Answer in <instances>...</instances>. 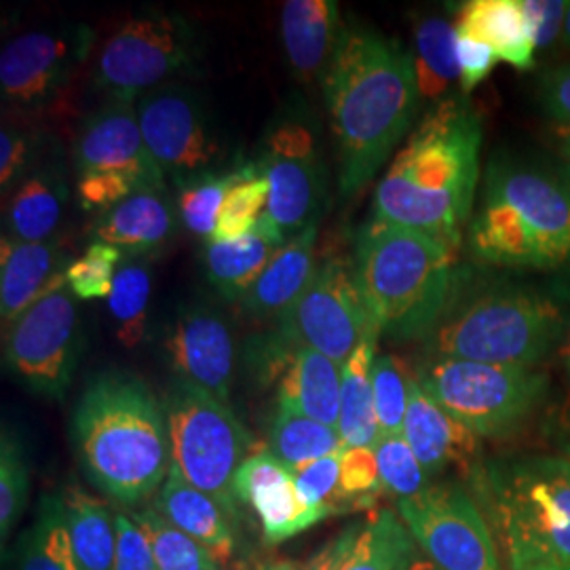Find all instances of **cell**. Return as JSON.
I'll use <instances>...</instances> for the list:
<instances>
[{
	"instance_id": "cell-6",
	"label": "cell",
	"mask_w": 570,
	"mask_h": 570,
	"mask_svg": "<svg viewBox=\"0 0 570 570\" xmlns=\"http://www.w3.org/2000/svg\"><path fill=\"white\" fill-rule=\"evenodd\" d=\"M564 332V315L551 298L524 287H492L459 305L425 338L429 357L490 366L532 367Z\"/></svg>"
},
{
	"instance_id": "cell-48",
	"label": "cell",
	"mask_w": 570,
	"mask_h": 570,
	"mask_svg": "<svg viewBox=\"0 0 570 570\" xmlns=\"http://www.w3.org/2000/svg\"><path fill=\"white\" fill-rule=\"evenodd\" d=\"M117 518V560L115 570H155L148 539L131 515L119 513Z\"/></svg>"
},
{
	"instance_id": "cell-39",
	"label": "cell",
	"mask_w": 570,
	"mask_h": 570,
	"mask_svg": "<svg viewBox=\"0 0 570 570\" xmlns=\"http://www.w3.org/2000/svg\"><path fill=\"white\" fill-rule=\"evenodd\" d=\"M30 490V468L26 461V450L13 429H2L0 438V539L2 550L21 513L28 505Z\"/></svg>"
},
{
	"instance_id": "cell-11",
	"label": "cell",
	"mask_w": 570,
	"mask_h": 570,
	"mask_svg": "<svg viewBox=\"0 0 570 570\" xmlns=\"http://www.w3.org/2000/svg\"><path fill=\"white\" fill-rule=\"evenodd\" d=\"M68 284L51 287L4 332V364L30 391L63 400L81 357L79 311Z\"/></svg>"
},
{
	"instance_id": "cell-49",
	"label": "cell",
	"mask_w": 570,
	"mask_h": 570,
	"mask_svg": "<svg viewBox=\"0 0 570 570\" xmlns=\"http://www.w3.org/2000/svg\"><path fill=\"white\" fill-rule=\"evenodd\" d=\"M456 56H459V66H461V96L468 98L469 94L489 79L492 68L497 66V53L490 49L489 45L473 41L468 37L456 35Z\"/></svg>"
},
{
	"instance_id": "cell-23",
	"label": "cell",
	"mask_w": 570,
	"mask_h": 570,
	"mask_svg": "<svg viewBox=\"0 0 570 570\" xmlns=\"http://www.w3.org/2000/svg\"><path fill=\"white\" fill-rule=\"evenodd\" d=\"M153 508L174 527L199 541L220 562H228L235 556L239 524H235L209 494L188 484L183 471L174 463Z\"/></svg>"
},
{
	"instance_id": "cell-7",
	"label": "cell",
	"mask_w": 570,
	"mask_h": 570,
	"mask_svg": "<svg viewBox=\"0 0 570 570\" xmlns=\"http://www.w3.org/2000/svg\"><path fill=\"white\" fill-rule=\"evenodd\" d=\"M511 570H570V461L497 463L482 480Z\"/></svg>"
},
{
	"instance_id": "cell-51",
	"label": "cell",
	"mask_w": 570,
	"mask_h": 570,
	"mask_svg": "<svg viewBox=\"0 0 570 570\" xmlns=\"http://www.w3.org/2000/svg\"><path fill=\"white\" fill-rule=\"evenodd\" d=\"M362 530L360 522H353L351 527H346L338 537L330 539L320 550L315 551L311 558H306L305 562H287V560H277L273 562L277 570H341L343 562L348 556V551L353 548L357 534Z\"/></svg>"
},
{
	"instance_id": "cell-56",
	"label": "cell",
	"mask_w": 570,
	"mask_h": 570,
	"mask_svg": "<svg viewBox=\"0 0 570 570\" xmlns=\"http://www.w3.org/2000/svg\"><path fill=\"white\" fill-rule=\"evenodd\" d=\"M562 362H564V370H567V376L570 379V327L569 338H567V345L562 348Z\"/></svg>"
},
{
	"instance_id": "cell-35",
	"label": "cell",
	"mask_w": 570,
	"mask_h": 570,
	"mask_svg": "<svg viewBox=\"0 0 570 570\" xmlns=\"http://www.w3.org/2000/svg\"><path fill=\"white\" fill-rule=\"evenodd\" d=\"M18 570H81L66 527L60 490L42 497L37 520L21 539Z\"/></svg>"
},
{
	"instance_id": "cell-44",
	"label": "cell",
	"mask_w": 570,
	"mask_h": 570,
	"mask_svg": "<svg viewBox=\"0 0 570 570\" xmlns=\"http://www.w3.org/2000/svg\"><path fill=\"white\" fill-rule=\"evenodd\" d=\"M381 492L383 484L374 449H343L336 497L341 513L374 505Z\"/></svg>"
},
{
	"instance_id": "cell-2",
	"label": "cell",
	"mask_w": 570,
	"mask_h": 570,
	"mask_svg": "<svg viewBox=\"0 0 570 570\" xmlns=\"http://www.w3.org/2000/svg\"><path fill=\"white\" fill-rule=\"evenodd\" d=\"M484 129L465 96L429 110L374 195L372 218L425 233L459 252L480 183Z\"/></svg>"
},
{
	"instance_id": "cell-24",
	"label": "cell",
	"mask_w": 570,
	"mask_h": 570,
	"mask_svg": "<svg viewBox=\"0 0 570 570\" xmlns=\"http://www.w3.org/2000/svg\"><path fill=\"white\" fill-rule=\"evenodd\" d=\"M317 223L306 226L294 235L275 254L263 275L256 279L244 296L242 306L249 315L268 320H282L292 305L301 298L306 285L315 275V244H317Z\"/></svg>"
},
{
	"instance_id": "cell-58",
	"label": "cell",
	"mask_w": 570,
	"mask_h": 570,
	"mask_svg": "<svg viewBox=\"0 0 570 570\" xmlns=\"http://www.w3.org/2000/svg\"><path fill=\"white\" fill-rule=\"evenodd\" d=\"M567 178H569V183H570V165H569V169H567Z\"/></svg>"
},
{
	"instance_id": "cell-22",
	"label": "cell",
	"mask_w": 570,
	"mask_h": 570,
	"mask_svg": "<svg viewBox=\"0 0 570 570\" xmlns=\"http://www.w3.org/2000/svg\"><path fill=\"white\" fill-rule=\"evenodd\" d=\"M404 440L429 478L450 465H468L478 450V435L438 406L416 379L410 383Z\"/></svg>"
},
{
	"instance_id": "cell-33",
	"label": "cell",
	"mask_w": 570,
	"mask_h": 570,
	"mask_svg": "<svg viewBox=\"0 0 570 570\" xmlns=\"http://www.w3.org/2000/svg\"><path fill=\"white\" fill-rule=\"evenodd\" d=\"M416 551L404 520L395 511L376 510L362 524L341 570H404Z\"/></svg>"
},
{
	"instance_id": "cell-3",
	"label": "cell",
	"mask_w": 570,
	"mask_h": 570,
	"mask_svg": "<svg viewBox=\"0 0 570 570\" xmlns=\"http://www.w3.org/2000/svg\"><path fill=\"white\" fill-rule=\"evenodd\" d=\"M72 438L85 475L108 499L140 505L164 487L171 468L167 419L142 379L96 376L75 407Z\"/></svg>"
},
{
	"instance_id": "cell-53",
	"label": "cell",
	"mask_w": 570,
	"mask_h": 570,
	"mask_svg": "<svg viewBox=\"0 0 570 570\" xmlns=\"http://www.w3.org/2000/svg\"><path fill=\"white\" fill-rule=\"evenodd\" d=\"M404 570H440L431 560H429L428 556L423 553V551L419 550L414 556H412V560L407 562L406 569Z\"/></svg>"
},
{
	"instance_id": "cell-47",
	"label": "cell",
	"mask_w": 570,
	"mask_h": 570,
	"mask_svg": "<svg viewBox=\"0 0 570 570\" xmlns=\"http://www.w3.org/2000/svg\"><path fill=\"white\" fill-rule=\"evenodd\" d=\"M530 23L537 51L551 49L562 39L569 2L564 0H520Z\"/></svg>"
},
{
	"instance_id": "cell-25",
	"label": "cell",
	"mask_w": 570,
	"mask_h": 570,
	"mask_svg": "<svg viewBox=\"0 0 570 570\" xmlns=\"http://www.w3.org/2000/svg\"><path fill=\"white\" fill-rule=\"evenodd\" d=\"M459 37L489 45L501 61L532 70L537 47L520 0H471L454 26Z\"/></svg>"
},
{
	"instance_id": "cell-4",
	"label": "cell",
	"mask_w": 570,
	"mask_h": 570,
	"mask_svg": "<svg viewBox=\"0 0 570 570\" xmlns=\"http://www.w3.org/2000/svg\"><path fill=\"white\" fill-rule=\"evenodd\" d=\"M353 271L381 332L400 341L428 338L454 294L456 249L370 218L357 235Z\"/></svg>"
},
{
	"instance_id": "cell-19",
	"label": "cell",
	"mask_w": 570,
	"mask_h": 570,
	"mask_svg": "<svg viewBox=\"0 0 570 570\" xmlns=\"http://www.w3.org/2000/svg\"><path fill=\"white\" fill-rule=\"evenodd\" d=\"M165 348L178 379L205 389L228 404L235 343L230 327L216 313L202 308L183 313L169 327Z\"/></svg>"
},
{
	"instance_id": "cell-54",
	"label": "cell",
	"mask_w": 570,
	"mask_h": 570,
	"mask_svg": "<svg viewBox=\"0 0 570 570\" xmlns=\"http://www.w3.org/2000/svg\"><path fill=\"white\" fill-rule=\"evenodd\" d=\"M556 140H558L562 157H564L570 165V127H556Z\"/></svg>"
},
{
	"instance_id": "cell-31",
	"label": "cell",
	"mask_w": 570,
	"mask_h": 570,
	"mask_svg": "<svg viewBox=\"0 0 570 570\" xmlns=\"http://www.w3.org/2000/svg\"><path fill=\"white\" fill-rule=\"evenodd\" d=\"M66 195V184L61 183L58 174L37 171L28 176L9 204V233L4 235L26 244H41L53 239V233L63 216Z\"/></svg>"
},
{
	"instance_id": "cell-30",
	"label": "cell",
	"mask_w": 570,
	"mask_h": 570,
	"mask_svg": "<svg viewBox=\"0 0 570 570\" xmlns=\"http://www.w3.org/2000/svg\"><path fill=\"white\" fill-rule=\"evenodd\" d=\"M376 343L379 332L366 336L343 366L341 419L336 429L345 449H376L381 440L372 385Z\"/></svg>"
},
{
	"instance_id": "cell-28",
	"label": "cell",
	"mask_w": 570,
	"mask_h": 570,
	"mask_svg": "<svg viewBox=\"0 0 570 570\" xmlns=\"http://www.w3.org/2000/svg\"><path fill=\"white\" fill-rule=\"evenodd\" d=\"M343 366L326 355L298 346L279 379V402L308 419L338 428Z\"/></svg>"
},
{
	"instance_id": "cell-10",
	"label": "cell",
	"mask_w": 570,
	"mask_h": 570,
	"mask_svg": "<svg viewBox=\"0 0 570 570\" xmlns=\"http://www.w3.org/2000/svg\"><path fill=\"white\" fill-rule=\"evenodd\" d=\"M199 41L178 13H148L125 21L106 41L96 85L117 102H136L167 79L195 68Z\"/></svg>"
},
{
	"instance_id": "cell-37",
	"label": "cell",
	"mask_w": 570,
	"mask_h": 570,
	"mask_svg": "<svg viewBox=\"0 0 570 570\" xmlns=\"http://www.w3.org/2000/svg\"><path fill=\"white\" fill-rule=\"evenodd\" d=\"M261 164H245L226 171H209L195 180L180 184V216L190 233L207 237L212 242L218 214L223 209L226 195L247 178L261 174Z\"/></svg>"
},
{
	"instance_id": "cell-8",
	"label": "cell",
	"mask_w": 570,
	"mask_h": 570,
	"mask_svg": "<svg viewBox=\"0 0 570 570\" xmlns=\"http://www.w3.org/2000/svg\"><path fill=\"white\" fill-rule=\"evenodd\" d=\"M165 419L171 463L239 524L235 475L249 456L252 435L226 402L183 379L167 393Z\"/></svg>"
},
{
	"instance_id": "cell-20",
	"label": "cell",
	"mask_w": 570,
	"mask_h": 570,
	"mask_svg": "<svg viewBox=\"0 0 570 570\" xmlns=\"http://www.w3.org/2000/svg\"><path fill=\"white\" fill-rule=\"evenodd\" d=\"M0 254V317L9 327L51 287L66 282L70 265L56 237L26 244L4 235Z\"/></svg>"
},
{
	"instance_id": "cell-50",
	"label": "cell",
	"mask_w": 570,
	"mask_h": 570,
	"mask_svg": "<svg viewBox=\"0 0 570 570\" xmlns=\"http://www.w3.org/2000/svg\"><path fill=\"white\" fill-rule=\"evenodd\" d=\"M537 91L546 115L560 127H570V61L546 70Z\"/></svg>"
},
{
	"instance_id": "cell-34",
	"label": "cell",
	"mask_w": 570,
	"mask_h": 570,
	"mask_svg": "<svg viewBox=\"0 0 570 570\" xmlns=\"http://www.w3.org/2000/svg\"><path fill=\"white\" fill-rule=\"evenodd\" d=\"M345 449L338 435V429L327 428L292 407L277 404L271 431L268 450L284 463L289 471L303 468L311 461H317L332 452Z\"/></svg>"
},
{
	"instance_id": "cell-17",
	"label": "cell",
	"mask_w": 570,
	"mask_h": 570,
	"mask_svg": "<svg viewBox=\"0 0 570 570\" xmlns=\"http://www.w3.org/2000/svg\"><path fill=\"white\" fill-rule=\"evenodd\" d=\"M75 165L79 176L119 174L140 190H164L165 174L146 148L134 102L110 100L85 121L75 144Z\"/></svg>"
},
{
	"instance_id": "cell-57",
	"label": "cell",
	"mask_w": 570,
	"mask_h": 570,
	"mask_svg": "<svg viewBox=\"0 0 570 570\" xmlns=\"http://www.w3.org/2000/svg\"><path fill=\"white\" fill-rule=\"evenodd\" d=\"M258 570H277V569H275V564H273V562H265V564H261V567H258Z\"/></svg>"
},
{
	"instance_id": "cell-26",
	"label": "cell",
	"mask_w": 570,
	"mask_h": 570,
	"mask_svg": "<svg viewBox=\"0 0 570 570\" xmlns=\"http://www.w3.org/2000/svg\"><path fill=\"white\" fill-rule=\"evenodd\" d=\"M289 239L263 218L242 239L233 242H209L205 247V271L207 279L220 294L228 298H239L256 284L275 254Z\"/></svg>"
},
{
	"instance_id": "cell-46",
	"label": "cell",
	"mask_w": 570,
	"mask_h": 570,
	"mask_svg": "<svg viewBox=\"0 0 570 570\" xmlns=\"http://www.w3.org/2000/svg\"><path fill=\"white\" fill-rule=\"evenodd\" d=\"M136 193L144 190L134 180L119 174H81L77 183L79 204L87 212L104 214Z\"/></svg>"
},
{
	"instance_id": "cell-27",
	"label": "cell",
	"mask_w": 570,
	"mask_h": 570,
	"mask_svg": "<svg viewBox=\"0 0 570 570\" xmlns=\"http://www.w3.org/2000/svg\"><path fill=\"white\" fill-rule=\"evenodd\" d=\"M176 233V216L157 190L136 193L122 204L100 214L96 239L129 256H144L164 247Z\"/></svg>"
},
{
	"instance_id": "cell-16",
	"label": "cell",
	"mask_w": 570,
	"mask_h": 570,
	"mask_svg": "<svg viewBox=\"0 0 570 570\" xmlns=\"http://www.w3.org/2000/svg\"><path fill=\"white\" fill-rule=\"evenodd\" d=\"M96 32L85 26L35 30L7 42L0 53V94L16 106L53 100L91 53Z\"/></svg>"
},
{
	"instance_id": "cell-18",
	"label": "cell",
	"mask_w": 570,
	"mask_h": 570,
	"mask_svg": "<svg viewBox=\"0 0 570 570\" xmlns=\"http://www.w3.org/2000/svg\"><path fill=\"white\" fill-rule=\"evenodd\" d=\"M235 494L258 515L271 546H279L334 515V511L306 505L292 471L271 450H256L245 459L235 475Z\"/></svg>"
},
{
	"instance_id": "cell-40",
	"label": "cell",
	"mask_w": 570,
	"mask_h": 570,
	"mask_svg": "<svg viewBox=\"0 0 570 570\" xmlns=\"http://www.w3.org/2000/svg\"><path fill=\"white\" fill-rule=\"evenodd\" d=\"M410 383L412 376L407 374L402 360L389 353L376 357L372 367V385L381 438H395L404 433Z\"/></svg>"
},
{
	"instance_id": "cell-38",
	"label": "cell",
	"mask_w": 570,
	"mask_h": 570,
	"mask_svg": "<svg viewBox=\"0 0 570 570\" xmlns=\"http://www.w3.org/2000/svg\"><path fill=\"white\" fill-rule=\"evenodd\" d=\"M150 292L153 279L148 266L142 263H125L119 266L108 306L117 327V338L127 348L142 343L148 326Z\"/></svg>"
},
{
	"instance_id": "cell-41",
	"label": "cell",
	"mask_w": 570,
	"mask_h": 570,
	"mask_svg": "<svg viewBox=\"0 0 570 570\" xmlns=\"http://www.w3.org/2000/svg\"><path fill=\"white\" fill-rule=\"evenodd\" d=\"M266 207H268V180L261 171L244 183L237 184L226 195L212 242L242 239L265 218Z\"/></svg>"
},
{
	"instance_id": "cell-52",
	"label": "cell",
	"mask_w": 570,
	"mask_h": 570,
	"mask_svg": "<svg viewBox=\"0 0 570 570\" xmlns=\"http://www.w3.org/2000/svg\"><path fill=\"white\" fill-rule=\"evenodd\" d=\"M32 142L26 134H21L13 127H2L0 131V186L7 190V186L20 176L21 169L30 159Z\"/></svg>"
},
{
	"instance_id": "cell-14",
	"label": "cell",
	"mask_w": 570,
	"mask_h": 570,
	"mask_svg": "<svg viewBox=\"0 0 570 570\" xmlns=\"http://www.w3.org/2000/svg\"><path fill=\"white\" fill-rule=\"evenodd\" d=\"M261 165L268 180L266 218L287 239L320 220L327 171L322 144L308 122H277L266 136Z\"/></svg>"
},
{
	"instance_id": "cell-55",
	"label": "cell",
	"mask_w": 570,
	"mask_h": 570,
	"mask_svg": "<svg viewBox=\"0 0 570 570\" xmlns=\"http://www.w3.org/2000/svg\"><path fill=\"white\" fill-rule=\"evenodd\" d=\"M560 42L570 51V2L569 7H567V18H564V28H562V39H560Z\"/></svg>"
},
{
	"instance_id": "cell-9",
	"label": "cell",
	"mask_w": 570,
	"mask_h": 570,
	"mask_svg": "<svg viewBox=\"0 0 570 570\" xmlns=\"http://www.w3.org/2000/svg\"><path fill=\"white\" fill-rule=\"evenodd\" d=\"M416 381L438 406L478 438L510 435L548 395V376L532 367L449 357H428Z\"/></svg>"
},
{
	"instance_id": "cell-42",
	"label": "cell",
	"mask_w": 570,
	"mask_h": 570,
	"mask_svg": "<svg viewBox=\"0 0 570 570\" xmlns=\"http://www.w3.org/2000/svg\"><path fill=\"white\" fill-rule=\"evenodd\" d=\"M374 452L379 461L383 490H387L389 494H393L397 501L412 499L428 489V471L407 446L404 435L381 438Z\"/></svg>"
},
{
	"instance_id": "cell-43",
	"label": "cell",
	"mask_w": 570,
	"mask_h": 570,
	"mask_svg": "<svg viewBox=\"0 0 570 570\" xmlns=\"http://www.w3.org/2000/svg\"><path fill=\"white\" fill-rule=\"evenodd\" d=\"M121 263V252L104 242H94L85 254L72 261L66 271L68 289L81 301L110 298L115 277Z\"/></svg>"
},
{
	"instance_id": "cell-45",
	"label": "cell",
	"mask_w": 570,
	"mask_h": 570,
	"mask_svg": "<svg viewBox=\"0 0 570 570\" xmlns=\"http://www.w3.org/2000/svg\"><path fill=\"white\" fill-rule=\"evenodd\" d=\"M341 454L343 449L292 471L296 490L308 508L341 513L336 503L341 480Z\"/></svg>"
},
{
	"instance_id": "cell-21",
	"label": "cell",
	"mask_w": 570,
	"mask_h": 570,
	"mask_svg": "<svg viewBox=\"0 0 570 570\" xmlns=\"http://www.w3.org/2000/svg\"><path fill=\"white\" fill-rule=\"evenodd\" d=\"M338 2L287 0L282 11L285 56L301 81H324L343 35Z\"/></svg>"
},
{
	"instance_id": "cell-29",
	"label": "cell",
	"mask_w": 570,
	"mask_h": 570,
	"mask_svg": "<svg viewBox=\"0 0 570 570\" xmlns=\"http://www.w3.org/2000/svg\"><path fill=\"white\" fill-rule=\"evenodd\" d=\"M63 518L81 570H115L117 518L87 490L68 484L60 490Z\"/></svg>"
},
{
	"instance_id": "cell-15",
	"label": "cell",
	"mask_w": 570,
	"mask_h": 570,
	"mask_svg": "<svg viewBox=\"0 0 570 570\" xmlns=\"http://www.w3.org/2000/svg\"><path fill=\"white\" fill-rule=\"evenodd\" d=\"M144 142L165 176L188 183L214 171L220 159L204 104L178 85L155 89L136 102Z\"/></svg>"
},
{
	"instance_id": "cell-32",
	"label": "cell",
	"mask_w": 570,
	"mask_h": 570,
	"mask_svg": "<svg viewBox=\"0 0 570 570\" xmlns=\"http://www.w3.org/2000/svg\"><path fill=\"white\" fill-rule=\"evenodd\" d=\"M414 72L423 100L444 102L450 89L461 85L456 30L442 18H428L414 32Z\"/></svg>"
},
{
	"instance_id": "cell-5",
	"label": "cell",
	"mask_w": 570,
	"mask_h": 570,
	"mask_svg": "<svg viewBox=\"0 0 570 570\" xmlns=\"http://www.w3.org/2000/svg\"><path fill=\"white\" fill-rule=\"evenodd\" d=\"M469 247L487 265L551 271L570 258V183L534 165L490 161Z\"/></svg>"
},
{
	"instance_id": "cell-12",
	"label": "cell",
	"mask_w": 570,
	"mask_h": 570,
	"mask_svg": "<svg viewBox=\"0 0 570 570\" xmlns=\"http://www.w3.org/2000/svg\"><path fill=\"white\" fill-rule=\"evenodd\" d=\"M279 332L294 345L313 348L345 366L370 334H381L360 292L353 266L327 258L315 268L301 298L279 320Z\"/></svg>"
},
{
	"instance_id": "cell-1",
	"label": "cell",
	"mask_w": 570,
	"mask_h": 570,
	"mask_svg": "<svg viewBox=\"0 0 570 570\" xmlns=\"http://www.w3.org/2000/svg\"><path fill=\"white\" fill-rule=\"evenodd\" d=\"M327 112L338 150V186L360 193L387 164L421 108L414 60L367 26H348L324 75Z\"/></svg>"
},
{
	"instance_id": "cell-36",
	"label": "cell",
	"mask_w": 570,
	"mask_h": 570,
	"mask_svg": "<svg viewBox=\"0 0 570 570\" xmlns=\"http://www.w3.org/2000/svg\"><path fill=\"white\" fill-rule=\"evenodd\" d=\"M131 520L148 539L155 570H225L212 551L174 527L155 508L134 511Z\"/></svg>"
},
{
	"instance_id": "cell-13",
	"label": "cell",
	"mask_w": 570,
	"mask_h": 570,
	"mask_svg": "<svg viewBox=\"0 0 570 570\" xmlns=\"http://www.w3.org/2000/svg\"><path fill=\"white\" fill-rule=\"evenodd\" d=\"M419 550L440 570H501L497 546L475 501L459 482L431 484L397 501Z\"/></svg>"
}]
</instances>
